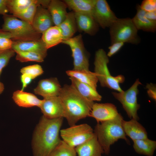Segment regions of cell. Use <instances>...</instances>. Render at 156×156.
Returning <instances> with one entry per match:
<instances>
[{"label": "cell", "mask_w": 156, "mask_h": 156, "mask_svg": "<svg viewBox=\"0 0 156 156\" xmlns=\"http://www.w3.org/2000/svg\"><path fill=\"white\" fill-rule=\"evenodd\" d=\"M12 99L18 106L25 107L34 106L40 107L42 100L38 99L34 94L21 90H17L13 94Z\"/></svg>", "instance_id": "21"}, {"label": "cell", "mask_w": 156, "mask_h": 156, "mask_svg": "<svg viewBox=\"0 0 156 156\" xmlns=\"http://www.w3.org/2000/svg\"><path fill=\"white\" fill-rule=\"evenodd\" d=\"M133 147L137 153L146 156H153L156 149V141L148 139L133 141Z\"/></svg>", "instance_id": "26"}, {"label": "cell", "mask_w": 156, "mask_h": 156, "mask_svg": "<svg viewBox=\"0 0 156 156\" xmlns=\"http://www.w3.org/2000/svg\"><path fill=\"white\" fill-rule=\"evenodd\" d=\"M124 43L122 42L114 43L109 47V50L107 55L108 57H111L117 53L123 46Z\"/></svg>", "instance_id": "36"}, {"label": "cell", "mask_w": 156, "mask_h": 156, "mask_svg": "<svg viewBox=\"0 0 156 156\" xmlns=\"http://www.w3.org/2000/svg\"></svg>", "instance_id": "43"}, {"label": "cell", "mask_w": 156, "mask_h": 156, "mask_svg": "<svg viewBox=\"0 0 156 156\" xmlns=\"http://www.w3.org/2000/svg\"><path fill=\"white\" fill-rule=\"evenodd\" d=\"M74 13L78 30L91 35H94L96 34L99 26L91 13L85 12Z\"/></svg>", "instance_id": "14"}, {"label": "cell", "mask_w": 156, "mask_h": 156, "mask_svg": "<svg viewBox=\"0 0 156 156\" xmlns=\"http://www.w3.org/2000/svg\"><path fill=\"white\" fill-rule=\"evenodd\" d=\"M94 134L92 128L86 123L76 124L61 129L60 132L62 140L73 148L88 140Z\"/></svg>", "instance_id": "8"}, {"label": "cell", "mask_w": 156, "mask_h": 156, "mask_svg": "<svg viewBox=\"0 0 156 156\" xmlns=\"http://www.w3.org/2000/svg\"><path fill=\"white\" fill-rule=\"evenodd\" d=\"M71 85L85 99L92 102L100 101L102 96L95 90L89 86L83 83L75 78L70 77Z\"/></svg>", "instance_id": "20"}, {"label": "cell", "mask_w": 156, "mask_h": 156, "mask_svg": "<svg viewBox=\"0 0 156 156\" xmlns=\"http://www.w3.org/2000/svg\"><path fill=\"white\" fill-rule=\"evenodd\" d=\"M3 37H8L11 39L12 38V35L10 32L4 31L1 29H0V39Z\"/></svg>", "instance_id": "41"}, {"label": "cell", "mask_w": 156, "mask_h": 156, "mask_svg": "<svg viewBox=\"0 0 156 156\" xmlns=\"http://www.w3.org/2000/svg\"><path fill=\"white\" fill-rule=\"evenodd\" d=\"M49 156H77L75 148L72 147L62 140Z\"/></svg>", "instance_id": "31"}, {"label": "cell", "mask_w": 156, "mask_h": 156, "mask_svg": "<svg viewBox=\"0 0 156 156\" xmlns=\"http://www.w3.org/2000/svg\"><path fill=\"white\" fill-rule=\"evenodd\" d=\"M97 0H65L67 8L74 12L91 13Z\"/></svg>", "instance_id": "27"}, {"label": "cell", "mask_w": 156, "mask_h": 156, "mask_svg": "<svg viewBox=\"0 0 156 156\" xmlns=\"http://www.w3.org/2000/svg\"><path fill=\"white\" fill-rule=\"evenodd\" d=\"M147 89V92L149 96L152 99L156 101V85L152 83H147L146 86Z\"/></svg>", "instance_id": "37"}, {"label": "cell", "mask_w": 156, "mask_h": 156, "mask_svg": "<svg viewBox=\"0 0 156 156\" xmlns=\"http://www.w3.org/2000/svg\"><path fill=\"white\" fill-rule=\"evenodd\" d=\"M41 38L47 49L63 41L61 31L58 26H56L51 27L43 33Z\"/></svg>", "instance_id": "24"}, {"label": "cell", "mask_w": 156, "mask_h": 156, "mask_svg": "<svg viewBox=\"0 0 156 156\" xmlns=\"http://www.w3.org/2000/svg\"><path fill=\"white\" fill-rule=\"evenodd\" d=\"M33 79L29 75L26 74H22L21 76V80L22 86L21 90L23 91L24 90L31 82Z\"/></svg>", "instance_id": "38"}, {"label": "cell", "mask_w": 156, "mask_h": 156, "mask_svg": "<svg viewBox=\"0 0 156 156\" xmlns=\"http://www.w3.org/2000/svg\"><path fill=\"white\" fill-rule=\"evenodd\" d=\"M58 96L63 106L64 118L70 126L89 117L94 102L84 98L71 85H64Z\"/></svg>", "instance_id": "2"}, {"label": "cell", "mask_w": 156, "mask_h": 156, "mask_svg": "<svg viewBox=\"0 0 156 156\" xmlns=\"http://www.w3.org/2000/svg\"><path fill=\"white\" fill-rule=\"evenodd\" d=\"M53 25L52 17L47 8L41 5L38 6L32 25L34 29L42 34Z\"/></svg>", "instance_id": "15"}, {"label": "cell", "mask_w": 156, "mask_h": 156, "mask_svg": "<svg viewBox=\"0 0 156 156\" xmlns=\"http://www.w3.org/2000/svg\"><path fill=\"white\" fill-rule=\"evenodd\" d=\"M109 28L111 44L122 42L137 44L140 42L138 30L131 18H118Z\"/></svg>", "instance_id": "6"}, {"label": "cell", "mask_w": 156, "mask_h": 156, "mask_svg": "<svg viewBox=\"0 0 156 156\" xmlns=\"http://www.w3.org/2000/svg\"><path fill=\"white\" fill-rule=\"evenodd\" d=\"M109 57L103 49H98L95 53L94 65V73L101 86L107 87L118 92L123 91L120 86L125 80V77L122 75L116 77L112 76L108 67Z\"/></svg>", "instance_id": "4"}, {"label": "cell", "mask_w": 156, "mask_h": 156, "mask_svg": "<svg viewBox=\"0 0 156 156\" xmlns=\"http://www.w3.org/2000/svg\"><path fill=\"white\" fill-rule=\"evenodd\" d=\"M22 74H27L33 79L41 75L43 70L41 66L38 64L28 66L22 68L20 70Z\"/></svg>", "instance_id": "32"}, {"label": "cell", "mask_w": 156, "mask_h": 156, "mask_svg": "<svg viewBox=\"0 0 156 156\" xmlns=\"http://www.w3.org/2000/svg\"><path fill=\"white\" fill-rule=\"evenodd\" d=\"M123 120L122 115L119 113L113 119L97 123L95 127L94 133L106 155L109 154L111 146L119 139L124 140L130 144L122 127Z\"/></svg>", "instance_id": "3"}, {"label": "cell", "mask_w": 156, "mask_h": 156, "mask_svg": "<svg viewBox=\"0 0 156 156\" xmlns=\"http://www.w3.org/2000/svg\"><path fill=\"white\" fill-rule=\"evenodd\" d=\"M13 41L10 38L3 37L0 39V50H5L12 49Z\"/></svg>", "instance_id": "35"}, {"label": "cell", "mask_w": 156, "mask_h": 156, "mask_svg": "<svg viewBox=\"0 0 156 156\" xmlns=\"http://www.w3.org/2000/svg\"><path fill=\"white\" fill-rule=\"evenodd\" d=\"M4 89L3 84L0 81V94L3 92Z\"/></svg>", "instance_id": "42"}, {"label": "cell", "mask_w": 156, "mask_h": 156, "mask_svg": "<svg viewBox=\"0 0 156 156\" xmlns=\"http://www.w3.org/2000/svg\"><path fill=\"white\" fill-rule=\"evenodd\" d=\"M12 49L14 51H28L39 54L46 57L47 50L41 38L38 40L13 41Z\"/></svg>", "instance_id": "17"}, {"label": "cell", "mask_w": 156, "mask_h": 156, "mask_svg": "<svg viewBox=\"0 0 156 156\" xmlns=\"http://www.w3.org/2000/svg\"><path fill=\"white\" fill-rule=\"evenodd\" d=\"M140 5L141 8L146 12L156 11L155 0H144Z\"/></svg>", "instance_id": "34"}, {"label": "cell", "mask_w": 156, "mask_h": 156, "mask_svg": "<svg viewBox=\"0 0 156 156\" xmlns=\"http://www.w3.org/2000/svg\"><path fill=\"white\" fill-rule=\"evenodd\" d=\"M137 12L132 20L138 30L155 32L156 29V22L151 21L145 16L146 12L142 9L140 5L137 6Z\"/></svg>", "instance_id": "22"}, {"label": "cell", "mask_w": 156, "mask_h": 156, "mask_svg": "<svg viewBox=\"0 0 156 156\" xmlns=\"http://www.w3.org/2000/svg\"><path fill=\"white\" fill-rule=\"evenodd\" d=\"M3 23L2 29L10 32L11 39L14 41L38 40L41 39L42 34L37 32L32 25L17 19L13 15H3Z\"/></svg>", "instance_id": "5"}, {"label": "cell", "mask_w": 156, "mask_h": 156, "mask_svg": "<svg viewBox=\"0 0 156 156\" xmlns=\"http://www.w3.org/2000/svg\"><path fill=\"white\" fill-rule=\"evenodd\" d=\"M39 108L43 116L47 118L51 119L64 117L63 106L58 96L44 99Z\"/></svg>", "instance_id": "11"}, {"label": "cell", "mask_w": 156, "mask_h": 156, "mask_svg": "<svg viewBox=\"0 0 156 156\" xmlns=\"http://www.w3.org/2000/svg\"><path fill=\"white\" fill-rule=\"evenodd\" d=\"M75 148L77 156H101L104 153L94 133L91 138Z\"/></svg>", "instance_id": "16"}, {"label": "cell", "mask_w": 156, "mask_h": 156, "mask_svg": "<svg viewBox=\"0 0 156 156\" xmlns=\"http://www.w3.org/2000/svg\"><path fill=\"white\" fill-rule=\"evenodd\" d=\"M70 77L75 78L79 81L91 86L96 90L98 79L94 72L85 70H69L66 71Z\"/></svg>", "instance_id": "23"}, {"label": "cell", "mask_w": 156, "mask_h": 156, "mask_svg": "<svg viewBox=\"0 0 156 156\" xmlns=\"http://www.w3.org/2000/svg\"><path fill=\"white\" fill-rule=\"evenodd\" d=\"M36 0H7L9 12L15 16L22 12Z\"/></svg>", "instance_id": "28"}, {"label": "cell", "mask_w": 156, "mask_h": 156, "mask_svg": "<svg viewBox=\"0 0 156 156\" xmlns=\"http://www.w3.org/2000/svg\"><path fill=\"white\" fill-rule=\"evenodd\" d=\"M63 118L51 119L42 117L34 134V156H49L59 144L62 140L60 132Z\"/></svg>", "instance_id": "1"}, {"label": "cell", "mask_w": 156, "mask_h": 156, "mask_svg": "<svg viewBox=\"0 0 156 156\" xmlns=\"http://www.w3.org/2000/svg\"><path fill=\"white\" fill-rule=\"evenodd\" d=\"M40 1L36 0L22 12L14 16L32 25L37 8L41 5Z\"/></svg>", "instance_id": "29"}, {"label": "cell", "mask_w": 156, "mask_h": 156, "mask_svg": "<svg viewBox=\"0 0 156 156\" xmlns=\"http://www.w3.org/2000/svg\"><path fill=\"white\" fill-rule=\"evenodd\" d=\"M16 59L21 62L34 61L41 62L45 58L43 56L37 53L22 51H15Z\"/></svg>", "instance_id": "30"}, {"label": "cell", "mask_w": 156, "mask_h": 156, "mask_svg": "<svg viewBox=\"0 0 156 156\" xmlns=\"http://www.w3.org/2000/svg\"><path fill=\"white\" fill-rule=\"evenodd\" d=\"M116 106L111 103H94L89 117L94 118L97 123L116 117L119 114Z\"/></svg>", "instance_id": "12"}, {"label": "cell", "mask_w": 156, "mask_h": 156, "mask_svg": "<svg viewBox=\"0 0 156 156\" xmlns=\"http://www.w3.org/2000/svg\"><path fill=\"white\" fill-rule=\"evenodd\" d=\"M145 16L149 20L156 22V11L146 12Z\"/></svg>", "instance_id": "40"}, {"label": "cell", "mask_w": 156, "mask_h": 156, "mask_svg": "<svg viewBox=\"0 0 156 156\" xmlns=\"http://www.w3.org/2000/svg\"><path fill=\"white\" fill-rule=\"evenodd\" d=\"M58 27L62 31L63 41L72 38L77 30L74 12L68 13L65 19Z\"/></svg>", "instance_id": "25"}, {"label": "cell", "mask_w": 156, "mask_h": 156, "mask_svg": "<svg viewBox=\"0 0 156 156\" xmlns=\"http://www.w3.org/2000/svg\"><path fill=\"white\" fill-rule=\"evenodd\" d=\"M91 14L99 25L103 29L109 27L118 18L105 0H97Z\"/></svg>", "instance_id": "10"}, {"label": "cell", "mask_w": 156, "mask_h": 156, "mask_svg": "<svg viewBox=\"0 0 156 156\" xmlns=\"http://www.w3.org/2000/svg\"><path fill=\"white\" fill-rule=\"evenodd\" d=\"M15 53L12 49L5 50H0V76L3 69L7 65Z\"/></svg>", "instance_id": "33"}, {"label": "cell", "mask_w": 156, "mask_h": 156, "mask_svg": "<svg viewBox=\"0 0 156 156\" xmlns=\"http://www.w3.org/2000/svg\"><path fill=\"white\" fill-rule=\"evenodd\" d=\"M62 43L68 45L71 49L73 60V70H89L88 57L81 34L63 40Z\"/></svg>", "instance_id": "9"}, {"label": "cell", "mask_w": 156, "mask_h": 156, "mask_svg": "<svg viewBox=\"0 0 156 156\" xmlns=\"http://www.w3.org/2000/svg\"><path fill=\"white\" fill-rule=\"evenodd\" d=\"M9 12L7 6V0H0V14L3 15Z\"/></svg>", "instance_id": "39"}, {"label": "cell", "mask_w": 156, "mask_h": 156, "mask_svg": "<svg viewBox=\"0 0 156 156\" xmlns=\"http://www.w3.org/2000/svg\"><path fill=\"white\" fill-rule=\"evenodd\" d=\"M141 84L139 79H138L126 91L112 92L114 97L121 103L128 117L131 119H134L138 120L139 118L137 112L140 107L137 102V95L139 93L138 87Z\"/></svg>", "instance_id": "7"}, {"label": "cell", "mask_w": 156, "mask_h": 156, "mask_svg": "<svg viewBox=\"0 0 156 156\" xmlns=\"http://www.w3.org/2000/svg\"><path fill=\"white\" fill-rule=\"evenodd\" d=\"M67 8L63 1L50 0L47 9L51 16L55 26H58L65 19L68 13Z\"/></svg>", "instance_id": "19"}, {"label": "cell", "mask_w": 156, "mask_h": 156, "mask_svg": "<svg viewBox=\"0 0 156 156\" xmlns=\"http://www.w3.org/2000/svg\"><path fill=\"white\" fill-rule=\"evenodd\" d=\"M122 127L126 136L132 140L148 138V133L145 128L138 120L131 119L129 121L122 120Z\"/></svg>", "instance_id": "18"}, {"label": "cell", "mask_w": 156, "mask_h": 156, "mask_svg": "<svg viewBox=\"0 0 156 156\" xmlns=\"http://www.w3.org/2000/svg\"><path fill=\"white\" fill-rule=\"evenodd\" d=\"M61 88L57 78H51L40 80L34 91L36 94L46 99L59 96Z\"/></svg>", "instance_id": "13"}]
</instances>
